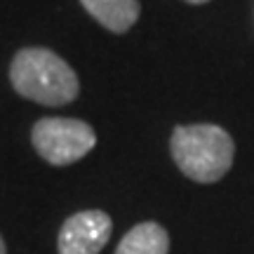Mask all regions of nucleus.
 <instances>
[{"label":"nucleus","instance_id":"f257e3e1","mask_svg":"<svg viewBox=\"0 0 254 254\" xmlns=\"http://www.w3.org/2000/svg\"><path fill=\"white\" fill-rule=\"evenodd\" d=\"M9 80L17 94L43 106L71 104L80 92L75 71L47 47L19 50L9 66Z\"/></svg>","mask_w":254,"mask_h":254},{"label":"nucleus","instance_id":"f03ea898","mask_svg":"<svg viewBox=\"0 0 254 254\" xmlns=\"http://www.w3.org/2000/svg\"><path fill=\"white\" fill-rule=\"evenodd\" d=\"M170 151L177 167L198 184H214L224 179L236 158L233 136L212 123L174 127Z\"/></svg>","mask_w":254,"mask_h":254},{"label":"nucleus","instance_id":"7ed1b4c3","mask_svg":"<svg viewBox=\"0 0 254 254\" xmlns=\"http://www.w3.org/2000/svg\"><path fill=\"white\" fill-rule=\"evenodd\" d=\"M31 141L38 155L50 165L78 163L97 146V134L85 120L78 118H40L33 125Z\"/></svg>","mask_w":254,"mask_h":254},{"label":"nucleus","instance_id":"20e7f679","mask_svg":"<svg viewBox=\"0 0 254 254\" xmlns=\"http://www.w3.org/2000/svg\"><path fill=\"white\" fill-rule=\"evenodd\" d=\"M113 221L101 209H85L64 221L59 231V254H99L111 238Z\"/></svg>","mask_w":254,"mask_h":254},{"label":"nucleus","instance_id":"39448f33","mask_svg":"<svg viewBox=\"0 0 254 254\" xmlns=\"http://www.w3.org/2000/svg\"><path fill=\"white\" fill-rule=\"evenodd\" d=\"M80 5L90 12V17L113 33L129 31L141 14L139 0H80Z\"/></svg>","mask_w":254,"mask_h":254},{"label":"nucleus","instance_id":"423d86ee","mask_svg":"<svg viewBox=\"0 0 254 254\" xmlns=\"http://www.w3.org/2000/svg\"><path fill=\"white\" fill-rule=\"evenodd\" d=\"M170 252V236L160 224L144 221L129 228L120 240L116 254H167Z\"/></svg>","mask_w":254,"mask_h":254},{"label":"nucleus","instance_id":"0eeeda50","mask_svg":"<svg viewBox=\"0 0 254 254\" xmlns=\"http://www.w3.org/2000/svg\"><path fill=\"white\" fill-rule=\"evenodd\" d=\"M184 2H189V5H205V2H212V0H184Z\"/></svg>","mask_w":254,"mask_h":254},{"label":"nucleus","instance_id":"6e6552de","mask_svg":"<svg viewBox=\"0 0 254 254\" xmlns=\"http://www.w3.org/2000/svg\"><path fill=\"white\" fill-rule=\"evenodd\" d=\"M0 254H7V247H5V240L0 236Z\"/></svg>","mask_w":254,"mask_h":254}]
</instances>
